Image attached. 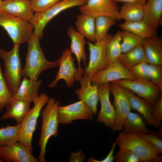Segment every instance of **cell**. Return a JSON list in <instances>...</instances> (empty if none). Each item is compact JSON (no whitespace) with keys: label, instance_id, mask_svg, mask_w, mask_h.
Segmentation results:
<instances>
[{"label":"cell","instance_id":"obj_1","mask_svg":"<svg viewBox=\"0 0 162 162\" xmlns=\"http://www.w3.org/2000/svg\"><path fill=\"white\" fill-rule=\"evenodd\" d=\"M40 39L34 35L28 41V50L26 64L22 69V77L37 80L41 73L47 69L56 67L59 65L58 60L50 62L46 58L39 43Z\"/></svg>","mask_w":162,"mask_h":162},{"label":"cell","instance_id":"obj_2","mask_svg":"<svg viewBox=\"0 0 162 162\" xmlns=\"http://www.w3.org/2000/svg\"><path fill=\"white\" fill-rule=\"evenodd\" d=\"M59 100L53 98H49L44 108L42 110V124L40 135L38 142L40 152L38 158L39 162H46V147L49 139L57 136L59 122L57 116V109Z\"/></svg>","mask_w":162,"mask_h":162},{"label":"cell","instance_id":"obj_3","mask_svg":"<svg viewBox=\"0 0 162 162\" xmlns=\"http://www.w3.org/2000/svg\"><path fill=\"white\" fill-rule=\"evenodd\" d=\"M19 45H14L13 48L9 51L0 49V58L3 60L4 67L3 77L13 96L19 87L22 77Z\"/></svg>","mask_w":162,"mask_h":162},{"label":"cell","instance_id":"obj_4","mask_svg":"<svg viewBox=\"0 0 162 162\" xmlns=\"http://www.w3.org/2000/svg\"><path fill=\"white\" fill-rule=\"evenodd\" d=\"M116 140L119 148L130 150L138 157L141 162H152V159L160 154L148 141L137 133L122 131Z\"/></svg>","mask_w":162,"mask_h":162},{"label":"cell","instance_id":"obj_5","mask_svg":"<svg viewBox=\"0 0 162 162\" xmlns=\"http://www.w3.org/2000/svg\"><path fill=\"white\" fill-rule=\"evenodd\" d=\"M0 26L7 32L14 45L27 42L33 34L31 23L0 10Z\"/></svg>","mask_w":162,"mask_h":162},{"label":"cell","instance_id":"obj_6","mask_svg":"<svg viewBox=\"0 0 162 162\" xmlns=\"http://www.w3.org/2000/svg\"><path fill=\"white\" fill-rule=\"evenodd\" d=\"M49 98L42 93L33 102L34 106L31 109L20 124L19 142H21L32 153V141L35 130L38 118L44 106L47 103Z\"/></svg>","mask_w":162,"mask_h":162},{"label":"cell","instance_id":"obj_7","mask_svg":"<svg viewBox=\"0 0 162 162\" xmlns=\"http://www.w3.org/2000/svg\"><path fill=\"white\" fill-rule=\"evenodd\" d=\"M88 0H62L43 11L35 13L30 22L34 27L33 34L40 40L43 35L44 29L48 22L62 11L86 4Z\"/></svg>","mask_w":162,"mask_h":162},{"label":"cell","instance_id":"obj_8","mask_svg":"<svg viewBox=\"0 0 162 162\" xmlns=\"http://www.w3.org/2000/svg\"><path fill=\"white\" fill-rule=\"evenodd\" d=\"M112 35L107 34L103 39L92 43L88 42L89 59L82 75L90 79L94 74L104 69L109 65L106 55V45Z\"/></svg>","mask_w":162,"mask_h":162},{"label":"cell","instance_id":"obj_9","mask_svg":"<svg viewBox=\"0 0 162 162\" xmlns=\"http://www.w3.org/2000/svg\"><path fill=\"white\" fill-rule=\"evenodd\" d=\"M112 82L136 94L148 101L152 107L162 94V88L149 80L136 79Z\"/></svg>","mask_w":162,"mask_h":162},{"label":"cell","instance_id":"obj_10","mask_svg":"<svg viewBox=\"0 0 162 162\" xmlns=\"http://www.w3.org/2000/svg\"><path fill=\"white\" fill-rule=\"evenodd\" d=\"M59 68L55 80L49 85L52 88L56 85L58 81L61 80H64L67 86L72 87L75 81L80 80L84 72L80 71L75 66V59L72 56V53L68 49L64 50L61 56L58 59Z\"/></svg>","mask_w":162,"mask_h":162},{"label":"cell","instance_id":"obj_11","mask_svg":"<svg viewBox=\"0 0 162 162\" xmlns=\"http://www.w3.org/2000/svg\"><path fill=\"white\" fill-rule=\"evenodd\" d=\"M136 79L130 71L122 65L118 60L110 64L105 68L94 74L90 80L92 83L99 86L120 80Z\"/></svg>","mask_w":162,"mask_h":162},{"label":"cell","instance_id":"obj_12","mask_svg":"<svg viewBox=\"0 0 162 162\" xmlns=\"http://www.w3.org/2000/svg\"><path fill=\"white\" fill-rule=\"evenodd\" d=\"M119 8L115 0H88L85 5L79 7L81 13L89 15L95 18L107 16L118 20Z\"/></svg>","mask_w":162,"mask_h":162},{"label":"cell","instance_id":"obj_13","mask_svg":"<svg viewBox=\"0 0 162 162\" xmlns=\"http://www.w3.org/2000/svg\"><path fill=\"white\" fill-rule=\"evenodd\" d=\"M110 88L116 112L114 131L121 130L123 122L131 110V106L124 88L112 82H110Z\"/></svg>","mask_w":162,"mask_h":162},{"label":"cell","instance_id":"obj_14","mask_svg":"<svg viewBox=\"0 0 162 162\" xmlns=\"http://www.w3.org/2000/svg\"><path fill=\"white\" fill-rule=\"evenodd\" d=\"M93 115L88 106L81 100L65 106H59L57 109L59 122L62 124H70L78 119L91 120Z\"/></svg>","mask_w":162,"mask_h":162},{"label":"cell","instance_id":"obj_15","mask_svg":"<svg viewBox=\"0 0 162 162\" xmlns=\"http://www.w3.org/2000/svg\"><path fill=\"white\" fill-rule=\"evenodd\" d=\"M110 82L98 86L99 100L101 103V109L98 116L97 122L104 123L114 131L116 112L115 108L110 100Z\"/></svg>","mask_w":162,"mask_h":162},{"label":"cell","instance_id":"obj_16","mask_svg":"<svg viewBox=\"0 0 162 162\" xmlns=\"http://www.w3.org/2000/svg\"><path fill=\"white\" fill-rule=\"evenodd\" d=\"M32 152L20 142L0 147V158L7 162H38Z\"/></svg>","mask_w":162,"mask_h":162},{"label":"cell","instance_id":"obj_17","mask_svg":"<svg viewBox=\"0 0 162 162\" xmlns=\"http://www.w3.org/2000/svg\"><path fill=\"white\" fill-rule=\"evenodd\" d=\"M90 79L82 76L79 81L81 87L75 92L79 99L85 103L92 111L93 115L97 114V106L99 100L98 86L92 84Z\"/></svg>","mask_w":162,"mask_h":162},{"label":"cell","instance_id":"obj_18","mask_svg":"<svg viewBox=\"0 0 162 162\" xmlns=\"http://www.w3.org/2000/svg\"><path fill=\"white\" fill-rule=\"evenodd\" d=\"M0 10L30 22L34 14L31 0H3Z\"/></svg>","mask_w":162,"mask_h":162},{"label":"cell","instance_id":"obj_19","mask_svg":"<svg viewBox=\"0 0 162 162\" xmlns=\"http://www.w3.org/2000/svg\"><path fill=\"white\" fill-rule=\"evenodd\" d=\"M67 34L70 39V51L76 58L79 71L84 73V70L81 66L82 61L85 67L87 66V59L85 48L86 42L85 37L72 26L69 27Z\"/></svg>","mask_w":162,"mask_h":162},{"label":"cell","instance_id":"obj_20","mask_svg":"<svg viewBox=\"0 0 162 162\" xmlns=\"http://www.w3.org/2000/svg\"><path fill=\"white\" fill-rule=\"evenodd\" d=\"M131 109L137 111L142 116L146 123L157 128L152 114V106L146 100L136 95L132 92L124 88Z\"/></svg>","mask_w":162,"mask_h":162},{"label":"cell","instance_id":"obj_21","mask_svg":"<svg viewBox=\"0 0 162 162\" xmlns=\"http://www.w3.org/2000/svg\"><path fill=\"white\" fill-rule=\"evenodd\" d=\"M142 20L157 30L161 25L162 14V0H146L142 5Z\"/></svg>","mask_w":162,"mask_h":162},{"label":"cell","instance_id":"obj_22","mask_svg":"<svg viewBox=\"0 0 162 162\" xmlns=\"http://www.w3.org/2000/svg\"><path fill=\"white\" fill-rule=\"evenodd\" d=\"M41 80H34L24 77L14 94V98L30 103L33 102L38 97V90L42 83Z\"/></svg>","mask_w":162,"mask_h":162},{"label":"cell","instance_id":"obj_23","mask_svg":"<svg viewBox=\"0 0 162 162\" xmlns=\"http://www.w3.org/2000/svg\"><path fill=\"white\" fill-rule=\"evenodd\" d=\"M142 46L149 64L162 65V40L157 34L144 39Z\"/></svg>","mask_w":162,"mask_h":162},{"label":"cell","instance_id":"obj_24","mask_svg":"<svg viewBox=\"0 0 162 162\" xmlns=\"http://www.w3.org/2000/svg\"><path fill=\"white\" fill-rule=\"evenodd\" d=\"M30 104L13 97L7 104L6 111L1 117V119L12 118L18 124H20L31 109Z\"/></svg>","mask_w":162,"mask_h":162},{"label":"cell","instance_id":"obj_25","mask_svg":"<svg viewBox=\"0 0 162 162\" xmlns=\"http://www.w3.org/2000/svg\"><path fill=\"white\" fill-rule=\"evenodd\" d=\"M95 18L89 15L81 13L77 15L75 25L76 30L91 43H95Z\"/></svg>","mask_w":162,"mask_h":162},{"label":"cell","instance_id":"obj_26","mask_svg":"<svg viewBox=\"0 0 162 162\" xmlns=\"http://www.w3.org/2000/svg\"><path fill=\"white\" fill-rule=\"evenodd\" d=\"M122 131L126 133H150L153 132L148 128L143 118L140 115L130 112L122 125Z\"/></svg>","mask_w":162,"mask_h":162},{"label":"cell","instance_id":"obj_27","mask_svg":"<svg viewBox=\"0 0 162 162\" xmlns=\"http://www.w3.org/2000/svg\"><path fill=\"white\" fill-rule=\"evenodd\" d=\"M123 30L129 32L143 39L157 34L156 30L152 28L142 20L135 21H125L118 25Z\"/></svg>","mask_w":162,"mask_h":162},{"label":"cell","instance_id":"obj_28","mask_svg":"<svg viewBox=\"0 0 162 162\" xmlns=\"http://www.w3.org/2000/svg\"><path fill=\"white\" fill-rule=\"evenodd\" d=\"M118 61L124 67L129 70L141 62H148L142 45L138 46L127 52L122 53Z\"/></svg>","mask_w":162,"mask_h":162},{"label":"cell","instance_id":"obj_29","mask_svg":"<svg viewBox=\"0 0 162 162\" xmlns=\"http://www.w3.org/2000/svg\"><path fill=\"white\" fill-rule=\"evenodd\" d=\"M142 5L137 2L124 3L119 9L118 20L125 21H135L142 20L143 17Z\"/></svg>","mask_w":162,"mask_h":162},{"label":"cell","instance_id":"obj_30","mask_svg":"<svg viewBox=\"0 0 162 162\" xmlns=\"http://www.w3.org/2000/svg\"><path fill=\"white\" fill-rule=\"evenodd\" d=\"M121 31L112 35L107 43L106 49V59L109 64L118 60L122 53Z\"/></svg>","mask_w":162,"mask_h":162},{"label":"cell","instance_id":"obj_31","mask_svg":"<svg viewBox=\"0 0 162 162\" xmlns=\"http://www.w3.org/2000/svg\"><path fill=\"white\" fill-rule=\"evenodd\" d=\"M20 124L0 128V147L8 146L19 141Z\"/></svg>","mask_w":162,"mask_h":162},{"label":"cell","instance_id":"obj_32","mask_svg":"<svg viewBox=\"0 0 162 162\" xmlns=\"http://www.w3.org/2000/svg\"><path fill=\"white\" fill-rule=\"evenodd\" d=\"M116 20L114 18L104 16L95 18V42L105 37L110 28L116 23Z\"/></svg>","mask_w":162,"mask_h":162},{"label":"cell","instance_id":"obj_33","mask_svg":"<svg viewBox=\"0 0 162 162\" xmlns=\"http://www.w3.org/2000/svg\"><path fill=\"white\" fill-rule=\"evenodd\" d=\"M122 53L129 51L136 47L142 45L144 39L128 31H121Z\"/></svg>","mask_w":162,"mask_h":162},{"label":"cell","instance_id":"obj_34","mask_svg":"<svg viewBox=\"0 0 162 162\" xmlns=\"http://www.w3.org/2000/svg\"><path fill=\"white\" fill-rule=\"evenodd\" d=\"M13 98V94L8 89L3 79L0 64V113L6 107L7 103Z\"/></svg>","mask_w":162,"mask_h":162},{"label":"cell","instance_id":"obj_35","mask_svg":"<svg viewBox=\"0 0 162 162\" xmlns=\"http://www.w3.org/2000/svg\"><path fill=\"white\" fill-rule=\"evenodd\" d=\"M148 76L149 80L162 88V65L149 64Z\"/></svg>","mask_w":162,"mask_h":162},{"label":"cell","instance_id":"obj_36","mask_svg":"<svg viewBox=\"0 0 162 162\" xmlns=\"http://www.w3.org/2000/svg\"><path fill=\"white\" fill-rule=\"evenodd\" d=\"M116 162H140L138 157L127 149L119 148L114 156Z\"/></svg>","mask_w":162,"mask_h":162},{"label":"cell","instance_id":"obj_37","mask_svg":"<svg viewBox=\"0 0 162 162\" xmlns=\"http://www.w3.org/2000/svg\"><path fill=\"white\" fill-rule=\"evenodd\" d=\"M147 62H141L133 67L130 70L136 79L149 80L148 67Z\"/></svg>","mask_w":162,"mask_h":162},{"label":"cell","instance_id":"obj_38","mask_svg":"<svg viewBox=\"0 0 162 162\" xmlns=\"http://www.w3.org/2000/svg\"><path fill=\"white\" fill-rule=\"evenodd\" d=\"M32 6L35 13L43 11L62 0H31Z\"/></svg>","mask_w":162,"mask_h":162},{"label":"cell","instance_id":"obj_39","mask_svg":"<svg viewBox=\"0 0 162 162\" xmlns=\"http://www.w3.org/2000/svg\"><path fill=\"white\" fill-rule=\"evenodd\" d=\"M148 141L159 154L162 153V140L154 133H136Z\"/></svg>","mask_w":162,"mask_h":162},{"label":"cell","instance_id":"obj_40","mask_svg":"<svg viewBox=\"0 0 162 162\" xmlns=\"http://www.w3.org/2000/svg\"><path fill=\"white\" fill-rule=\"evenodd\" d=\"M152 114L157 128L160 127L162 121V94L152 107Z\"/></svg>","mask_w":162,"mask_h":162},{"label":"cell","instance_id":"obj_41","mask_svg":"<svg viewBox=\"0 0 162 162\" xmlns=\"http://www.w3.org/2000/svg\"><path fill=\"white\" fill-rule=\"evenodd\" d=\"M117 145L116 140L112 144L111 149L107 156L103 160H98L90 157L88 159L87 161L90 162H112L114 160L113 153L115 148Z\"/></svg>","mask_w":162,"mask_h":162},{"label":"cell","instance_id":"obj_42","mask_svg":"<svg viewBox=\"0 0 162 162\" xmlns=\"http://www.w3.org/2000/svg\"><path fill=\"white\" fill-rule=\"evenodd\" d=\"M86 156L80 150L77 153H73L70 155V162H84Z\"/></svg>","mask_w":162,"mask_h":162},{"label":"cell","instance_id":"obj_43","mask_svg":"<svg viewBox=\"0 0 162 162\" xmlns=\"http://www.w3.org/2000/svg\"><path fill=\"white\" fill-rule=\"evenodd\" d=\"M116 2H123L124 3L128 2H137L142 5L144 4L146 2V0H115Z\"/></svg>","mask_w":162,"mask_h":162},{"label":"cell","instance_id":"obj_44","mask_svg":"<svg viewBox=\"0 0 162 162\" xmlns=\"http://www.w3.org/2000/svg\"><path fill=\"white\" fill-rule=\"evenodd\" d=\"M162 155H158L157 156L152 159V162H160L162 161Z\"/></svg>","mask_w":162,"mask_h":162},{"label":"cell","instance_id":"obj_45","mask_svg":"<svg viewBox=\"0 0 162 162\" xmlns=\"http://www.w3.org/2000/svg\"><path fill=\"white\" fill-rule=\"evenodd\" d=\"M160 128L158 131V132L157 133V134H156L157 136L160 138V139H162V126L161 125V127H160Z\"/></svg>","mask_w":162,"mask_h":162},{"label":"cell","instance_id":"obj_46","mask_svg":"<svg viewBox=\"0 0 162 162\" xmlns=\"http://www.w3.org/2000/svg\"><path fill=\"white\" fill-rule=\"evenodd\" d=\"M2 2V0H0V7L1 6Z\"/></svg>","mask_w":162,"mask_h":162},{"label":"cell","instance_id":"obj_47","mask_svg":"<svg viewBox=\"0 0 162 162\" xmlns=\"http://www.w3.org/2000/svg\"><path fill=\"white\" fill-rule=\"evenodd\" d=\"M4 162V161L0 158V162Z\"/></svg>","mask_w":162,"mask_h":162},{"label":"cell","instance_id":"obj_48","mask_svg":"<svg viewBox=\"0 0 162 162\" xmlns=\"http://www.w3.org/2000/svg\"></svg>","mask_w":162,"mask_h":162}]
</instances>
